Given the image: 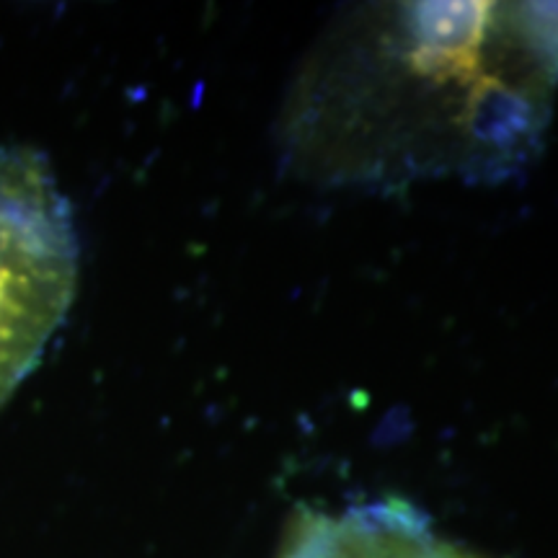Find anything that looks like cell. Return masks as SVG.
Masks as SVG:
<instances>
[{"label":"cell","instance_id":"6da1fadb","mask_svg":"<svg viewBox=\"0 0 558 558\" xmlns=\"http://www.w3.org/2000/svg\"><path fill=\"white\" fill-rule=\"evenodd\" d=\"M78 254L73 213L45 153L0 150V409L65 324Z\"/></svg>","mask_w":558,"mask_h":558},{"label":"cell","instance_id":"7a4b0ae2","mask_svg":"<svg viewBox=\"0 0 558 558\" xmlns=\"http://www.w3.org/2000/svg\"><path fill=\"white\" fill-rule=\"evenodd\" d=\"M277 558H488L437 533L429 514L403 497L341 512L298 507Z\"/></svg>","mask_w":558,"mask_h":558}]
</instances>
